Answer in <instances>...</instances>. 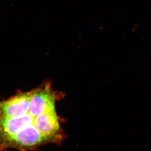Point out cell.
<instances>
[{
	"mask_svg": "<svg viewBox=\"0 0 151 151\" xmlns=\"http://www.w3.org/2000/svg\"><path fill=\"white\" fill-rule=\"evenodd\" d=\"M34 125L42 134L60 136L58 117L55 109L38 115L35 119Z\"/></svg>",
	"mask_w": 151,
	"mask_h": 151,
	"instance_id": "2",
	"label": "cell"
},
{
	"mask_svg": "<svg viewBox=\"0 0 151 151\" xmlns=\"http://www.w3.org/2000/svg\"><path fill=\"white\" fill-rule=\"evenodd\" d=\"M28 112L33 117L55 109L56 94L51 89L50 84L32 90Z\"/></svg>",
	"mask_w": 151,
	"mask_h": 151,
	"instance_id": "1",
	"label": "cell"
}]
</instances>
